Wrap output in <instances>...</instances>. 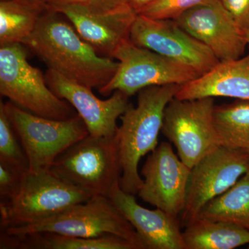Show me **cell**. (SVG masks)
<instances>
[{
  "mask_svg": "<svg viewBox=\"0 0 249 249\" xmlns=\"http://www.w3.org/2000/svg\"><path fill=\"white\" fill-rule=\"evenodd\" d=\"M59 15L45 11L22 45L40 57L49 70L91 89H101L115 75L119 62L98 55Z\"/></svg>",
  "mask_w": 249,
  "mask_h": 249,
  "instance_id": "6da1fadb",
  "label": "cell"
},
{
  "mask_svg": "<svg viewBox=\"0 0 249 249\" xmlns=\"http://www.w3.org/2000/svg\"><path fill=\"white\" fill-rule=\"evenodd\" d=\"M181 85H166L144 88L138 92L137 107L129 103L121 116L116 135L119 141L123 191L136 195L143 180L139 173L141 159L159 145L165 107L175 97Z\"/></svg>",
  "mask_w": 249,
  "mask_h": 249,
  "instance_id": "7a4b0ae2",
  "label": "cell"
},
{
  "mask_svg": "<svg viewBox=\"0 0 249 249\" xmlns=\"http://www.w3.org/2000/svg\"><path fill=\"white\" fill-rule=\"evenodd\" d=\"M50 171L91 196L108 197L122 175L117 137L89 134L60 154Z\"/></svg>",
  "mask_w": 249,
  "mask_h": 249,
  "instance_id": "3957f363",
  "label": "cell"
},
{
  "mask_svg": "<svg viewBox=\"0 0 249 249\" xmlns=\"http://www.w3.org/2000/svg\"><path fill=\"white\" fill-rule=\"evenodd\" d=\"M1 232L16 236L49 232L78 237L114 235L128 240L137 249H146L132 224L105 196H93L42 220L6 228Z\"/></svg>",
  "mask_w": 249,
  "mask_h": 249,
  "instance_id": "277c9868",
  "label": "cell"
},
{
  "mask_svg": "<svg viewBox=\"0 0 249 249\" xmlns=\"http://www.w3.org/2000/svg\"><path fill=\"white\" fill-rule=\"evenodd\" d=\"M22 44L0 47V93L36 115L66 120L76 116L73 106L50 89L45 76L27 60Z\"/></svg>",
  "mask_w": 249,
  "mask_h": 249,
  "instance_id": "5b68a950",
  "label": "cell"
},
{
  "mask_svg": "<svg viewBox=\"0 0 249 249\" xmlns=\"http://www.w3.org/2000/svg\"><path fill=\"white\" fill-rule=\"evenodd\" d=\"M4 105L27 155L30 173L50 170L60 154L89 134L78 114L66 120H55L29 112L11 101Z\"/></svg>",
  "mask_w": 249,
  "mask_h": 249,
  "instance_id": "8992f818",
  "label": "cell"
},
{
  "mask_svg": "<svg viewBox=\"0 0 249 249\" xmlns=\"http://www.w3.org/2000/svg\"><path fill=\"white\" fill-rule=\"evenodd\" d=\"M113 58L119 67L110 81L98 89L105 96L119 90L130 97L144 88L183 85L201 76L192 67L134 45L129 38L118 47Z\"/></svg>",
  "mask_w": 249,
  "mask_h": 249,
  "instance_id": "52a82bcc",
  "label": "cell"
},
{
  "mask_svg": "<svg viewBox=\"0 0 249 249\" xmlns=\"http://www.w3.org/2000/svg\"><path fill=\"white\" fill-rule=\"evenodd\" d=\"M91 197L62 181L50 170L29 171L18 196L7 202H0V229L42 220Z\"/></svg>",
  "mask_w": 249,
  "mask_h": 249,
  "instance_id": "ba28073f",
  "label": "cell"
},
{
  "mask_svg": "<svg viewBox=\"0 0 249 249\" xmlns=\"http://www.w3.org/2000/svg\"><path fill=\"white\" fill-rule=\"evenodd\" d=\"M214 98H174L165 107L161 132L176 147L183 163L193 168L220 146L213 122Z\"/></svg>",
  "mask_w": 249,
  "mask_h": 249,
  "instance_id": "9c48e42d",
  "label": "cell"
},
{
  "mask_svg": "<svg viewBox=\"0 0 249 249\" xmlns=\"http://www.w3.org/2000/svg\"><path fill=\"white\" fill-rule=\"evenodd\" d=\"M249 171V153L219 146L191 169L181 226L196 220L208 203L224 194Z\"/></svg>",
  "mask_w": 249,
  "mask_h": 249,
  "instance_id": "30bf717a",
  "label": "cell"
},
{
  "mask_svg": "<svg viewBox=\"0 0 249 249\" xmlns=\"http://www.w3.org/2000/svg\"><path fill=\"white\" fill-rule=\"evenodd\" d=\"M129 40L163 56L184 64L203 75L219 60L206 46L190 35L174 19H157L137 15Z\"/></svg>",
  "mask_w": 249,
  "mask_h": 249,
  "instance_id": "8fae6325",
  "label": "cell"
},
{
  "mask_svg": "<svg viewBox=\"0 0 249 249\" xmlns=\"http://www.w3.org/2000/svg\"><path fill=\"white\" fill-rule=\"evenodd\" d=\"M191 168L173 151L171 144L160 142L147 157L142 170L141 199L173 217L182 213Z\"/></svg>",
  "mask_w": 249,
  "mask_h": 249,
  "instance_id": "7c38bea8",
  "label": "cell"
},
{
  "mask_svg": "<svg viewBox=\"0 0 249 249\" xmlns=\"http://www.w3.org/2000/svg\"><path fill=\"white\" fill-rule=\"evenodd\" d=\"M183 30L204 44L219 62L243 56L247 42L220 0H209L174 19Z\"/></svg>",
  "mask_w": 249,
  "mask_h": 249,
  "instance_id": "4fadbf2b",
  "label": "cell"
},
{
  "mask_svg": "<svg viewBox=\"0 0 249 249\" xmlns=\"http://www.w3.org/2000/svg\"><path fill=\"white\" fill-rule=\"evenodd\" d=\"M45 78L54 94L76 109L90 135L107 137L115 135L119 127L116 121L127 109L129 96L116 90L108 99H99L93 94L91 88L67 79L49 69Z\"/></svg>",
  "mask_w": 249,
  "mask_h": 249,
  "instance_id": "5bb4252c",
  "label": "cell"
},
{
  "mask_svg": "<svg viewBox=\"0 0 249 249\" xmlns=\"http://www.w3.org/2000/svg\"><path fill=\"white\" fill-rule=\"evenodd\" d=\"M108 197L132 224L146 249H186L178 218L158 208L142 207L134 195L123 191L120 183L114 187Z\"/></svg>",
  "mask_w": 249,
  "mask_h": 249,
  "instance_id": "9a60e30c",
  "label": "cell"
},
{
  "mask_svg": "<svg viewBox=\"0 0 249 249\" xmlns=\"http://www.w3.org/2000/svg\"><path fill=\"white\" fill-rule=\"evenodd\" d=\"M60 13L73 24L80 37L98 55L111 58L121 44L129 38L137 16L132 9L114 14H94L83 4L67 6Z\"/></svg>",
  "mask_w": 249,
  "mask_h": 249,
  "instance_id": "2e32d148",
  "label": "cell"
},
{
  "mask_svg": "<svg viewBox=\"0 0 249 249\" xmlns=\"http://www.w3.org/2000/svg\"><path fill=\"white\" fill-rule=\"evenodd\" d=\"M215 97L249 101V53L218 62L204 74L181 85L175 96L181 100Z\"/></svg>",
  "mask_w": 249,
  "mask_h": 249,
  "instance_id": "e0dca14e",
  "label": "cell"
},
{
  "mask_svg": "<svg viewBox=\"0 0 249 249\" xmlns=\"http://www.w3.org/2000/svg\"><path fill=\"white\" fill-rule=\"evenodd\" d=\"M0 249H137L128 240L109 235L78 237L41 232L22 236L1 232Z\"/></svg>",
  "mask_w": 249,
  "mask_h": 249,
  "instance_id": "ac0fdd59",
  "label": "cell"
},
{
  "mask_svg": "<svg viewBox=\"0 0 249 249\" xmlns=\"http://www.w3.org/2000/svg\"><path fill=\"white\" fill-rule=\"evenodd\" d=\"M186 249H233L249 245V231L230 223L196 218L185 227Z\"/></svg>",
  "mask_w": 249,
  "mask_h": 249,
  "instance_id": "d6986e66",
  "label": "cell"
},
{
  "mask_svg": "<svg viewBox=\"0 0 249 249\" xmlns=\"http://www.w3.org/2000/svg\"><path fill=\"white\" fill-rule=\"evenodd\" d=\"M45 11V5L33 0H1L0 45L22 44Z\"/></svg>",
  "mask_w": 249,
  "mask_h": 249,
  "instance_id": "ffe728a7",
  "label": "cell"
},
{
  "mask_svg": "<svg viewBox=\"0 0 249 249\" xmlns=\"http://www.w3.org/2000/svg\"><path fill=\"white\" fill-rule=\"evenodd\" d=\"M197 218L230 223L249 231V171L226 193L208 203Z\"/></svg>",
  "mask_w": 249,
  "mask_h": 249,
  "instance_id": "44dd1931",
  "label": "cell"
},
{
  "mask_svg": "<svg viewBox=\"0 0 249 249\" xmlns=\"http://www.w3.org/2000/svg\"><path fill=\"white\" fill-rule=\"evenodd\" d=\"M213 122L220 146L249 150V100L214 106Z\"/></svg>",
  "mask_w": 249,
  "mask_h": 249,
  "instance_id": "7402d4cb",
  "label": "cell"
},
{
  "mask_svg": "<svg viewBox=\"0 0 249 249\" xmlns=\"http://www.w3.org/2000/svg\"><path fill=\"white\" fill-rule=\"evenodd\" d=\"M18 136L6 109L0 102V160H4L23 169L29 170V161L24 149L21 148Z\"/></svg>",
  "mask_w": 249,
  "mask_h": 249,
  "instance_id": "603a6c76",
  "label": "cell"
},
{
  "mask_svg": "<svg viewBox=\"0 0 249 249\" xmlns=\"http://www.w3.org/2000/svg\"><path fill=\"white\" fill-rule=\"evenodd\" d=\"M209 0H155L137 13L157 19H176L188 10Z\"/></svg>",
  "mask_w": 249,
  "mask_h": 249,
  "instance_id": "cb8c5ba5",
  "label": "cell"
},
{
  "mask_svg": "<svg viewBox=\"0 0 249 249\" xmlns=\"http://www.w3.org/2000/svg\"><path fill=\"white\" fill-rule=\"evenodd\" d=\"M29 170L0 160V199L7 202L18 196Z\"/></svg>",
  "mask_w": 249,
  "mask_h": 249,
  "instance_id": "d4e9b609",
  "label": "cell"
},
{
  "mask_svg": "<svg viewBox=\"0 0 249 249\" xmlns=\"http://www.w3.org/2000/svg\"><path fill=\"white\" fill-rule=\"evenodd\" d=\"M236 24L245 32L249 29V0H220Z\"/></svg>",
  "mask_w": 249,
  "mask_h": 249,
  "instance_id": "484cf974",
  "label": "cell"
},
{
  "mask_svg": "<svg viewBox=\"0 0 249 249\" xmlns=\"http://www.w3.org/2000/svg\"><path fill=\"white\" fill-rule=\"evenodd\" d=\"M85 6L91 12L98 14H114L132 9L129 0H88Z\"/></svg>",
  "mask_w": 249,
  "mask_h": 249,
  "instance_id": "4316f807",
  "label": "cell"
},
{
  "mask_svg": "<svg viewBox=\"0 0 249 249\" xmlns=\"http://www.w3.org/2000/svg\"><path fill=\"white\" fill-rule=\"evenodd\" d=\"M88 0H45L46 11L49 12L60 13L67 6L72 5H87Z\"/></svg>",
  "mask_w": 249,
  "mask_h": 249,
  "instance_id": "83f0119b",
  "label": "cell"
},
{
  "mask_svg": "<svg viewBox=\"0 0 249 249\" xmlns=\"http://www.w3.org/2000/svg\"><path fill=\"white\" fill-rule=\"evenodd\" d=\"M155 0H129V6L136 13Z\"/></svg>",
  "mask_w": 249,
  "mask_h": 249,
  "instance_id": "f1b7e54d",
  "label": "cell"
},
{
  "mask_svg": "<svg viewBox=\"0 0 249 249\" xmlns=\"http://www.w3.org/2000/svg\"><path fill=\"white\" fill-rule=\"evenodd\" d=\"M244 34H245V37L246 39V41H247V45H249V29H247V31H245L244 32Z\"/></svg>",
  "mask_w": 249,
  "mask_h": 249,
  "instance_id": "f546056e",
  "label": "cell"
},
{
  "mask_svg": "<svg viewBox=\"0 0 249 249\" xmlns=\"http://www.w3.org/2000/svg\"><path fill=\"white\" fill-rule=\"evenodd\" d=\"M33 1H35L36 2L41 3V4L45 5V0H33Z\"/></svg>",
  "mask_w": 249,
  "mask_h": 249,
  "instance_id": "4dcf8cb0",
  "label": "cell"
},
{
  "mask_svg": "<svg viewBox=\"0 0 249 249\" xmlns=\"http://www.w3.org/2000/svg\"><path fill=\"white\" fill-rule=\"evenodd\" d=\"M247 152H249V150H247Z\"/></svg>",
  "mask_w": 249,
  "mask_h": 249,
  "instance_id": "1f68e13d",
  "label": "cell"
},
{
  "mask_svg": "<svg viewBox=\"0 0 249 249\" xmlns=\"http://www.w3.org/2000/svg\"><path fill=\"white\" fill-rule=\"evenodd\" d=\"M248 249H249V247H248Z\"/></svg>",
  "mask_w": 249,
  "mask_h": 249,
  "instance_id": "d6a6232c",
  "label": "cell"
}]
</instances>
